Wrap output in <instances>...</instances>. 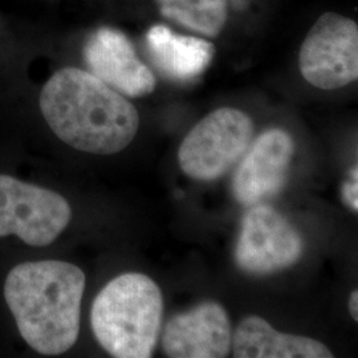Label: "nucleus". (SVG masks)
Here are the masks:
<instances>
[{
  "instance_id": "obj_1",
  "label": "nucleus",
  "mask_w": 358,
  "mask_h": 358,
  "mask_svg": "<svg viewBox=\"0 0 358 358\" xmlns=\"http://www.w3.org/2000/svg\"><path fill=\"white\" fill-rule=\"evenodd\" d=\"M26 93L45 128L78 152L120 153L138 133L136 106L85 68L59 66Z\"/></svg>"
},
{
  "instance_id": "obj_2",
  "label": "nucleus",
  "mask_w": 358,
  "mask_h": 358,
  "mask_svg": "<svg viewBox=\"0 0 358 358\" xmlns=\"http://www.w3.org/2000/svg\"><path fill=\"white\" fill-rule=\"evenodd\" d=\"M87 276L64 260H27L10 269L3 299L19 336L35 353L55 357L77 343Z\"/></svg>"
},
{
  "instance_id": "obj_3",
  "label": "nucleus",
  "mask_w": 358,
  "mask_h": 358,
  "mask_svg": "<svg viewBox=\"0 0 358 358\" xmlns=\"http://www.w3.org/2000/svg\"><path fill=\"white\" fill-rule=\"evenodd\" d=\"M164 297L153 279L129 272L108 282L96 296L90 327L97 343L115 358H149L158 343Z\"/></svg>"
},
{
  "instance_id": "obj_4",
  "label": "nucleus",
  "mask_w": 358,
  "mask_h": 358,
  "mask_svg": "<svg viewBox=\"0 0 358 358\" xmlns=\"http://www.w3.org/2000/svg\"><path fill=\"white\" fill-rule=\"evenodd\" d=\"M60 192L0 173V239L16 238L28 247L55 243L72 220Z\"/></svg>"
},
{
  "instance_id": "obj_5",
  "label": "nucleus",
  "mask_w": 358,
  "mask_h": 358,
  "mask_svg": "<svg viewBox=\"0 0 358 358\" xmlns=\"http://www.w3.org/2000/svg\"><path fill=\"white\" fill-rule=\"evenodd\" d=\"M250 115L235 108H220L201 120L180 143L179 166L196 180H214L229 173L254 138Z\"/></svg>"
},
{
  "instance_id": "obj_6",
  "label": "nucleus",
  "mask_w": 358,
  "mask_h": 358,
  "mask_svg": "<svg viewBox=\"0 0 358 358\" xmlns=\"http://www.w3.org/2000/svg\"><path fill=\"white\" fill-rule=\"evenodd\" d=\"M299 68L306 81L319 90H338L356 81L357 23L340 13H322L303 41Z\"/></svg>"
},
{
  "instance_id": "obj_7",
  "label": "nucleus",
  "mask_w": 358,
  "mask_h": 358,
  "mask_svg": "<svg viewBox=\"0 0 358 358\" xmlns=\"http://www.w3.org/2000/svg\"><path fill=\"white\" fill-rule=\"evenodd\" d=\"M303 250L299 231L275 208L259 203L243 217L235 260L244 272L267 276L292 267Z\"/></svg>"
},
{
  "instance_id": "obj_8",
  "label": "nucleus",
  "mask_w": 358,
  "mask_h": 358,
  "mask_svg": "<svg viewBox=\"0 0 358 358\" xmlns=\"http://www.w3.org/2000/svg\"><path fill=\"white\" fill-rule=\"evenodd\" d=\"M85 69L125 97L138 99L153 93V72L140 59L128 35L112 26H99L81 43Z\"/></svg>"
},
{
  "instance_id": "obj_9",
  "label": "nucleus",
  "mask_w": 358,
  "mask_h": 358,
  "mask_svg": "<svg viewBox=\"0 0 358 358\" xmlns=\"http://www.w3.org/2000/svg\"><path fill=\"white\" fill-rule=\"evenodd\" d=\"M294 153V140L287 131H264L236 170L232 185L236 201L255 206L275 196L287 182Z\"/></svg>"
},
{
  "instance_id": "obj_10",
  "label": "nucleus",
  "mask_w": 358,
  "mask_h": 358,
  "mask_svg": "<svg viewBox=\"0 0 358 358\" xmlns=\"http://www.w3.org/2000/svg\"><path fill=\"white\" fill-rule=\"evenodd\" d=\"M231 344L229 315L214 301L177 315L167 322L162 336L164 350L173 358L227 357Z\"/></svg>"
},
{
  "instance_id": "obj_11",
  "label": "nucleus",
  "mask_w": 358,
  "mask_h": 358,
  "mask_svg": "<svg viewBox=\"0 0 358 358\" xmlns=\"http://www.w3.org/2000/svg\"><path fill=\"white\" fill-rule=\"evenodd\" d=\"M146 47L159 72L179 83H192L202 76L217 52L211 41L178 35L164 24L148 31Z\"/></svg>"
},
{
  "instance_id": "obj_12",
  "label": "nucleus",
  "mask_w": 358,
  "mask_h": 358,
  "mask_svg": "<svg viewBox=\"0 0 358 358\" xmlns=\"http://www.w3.org/2000/svg\"><path fill=\"white\" fill-rule=\"evenodd\" d=\"M236 358H331L333 353L320 341L273 329L257 316L244 319L234 336Z\"/></svg>"
},
{
  "instance_id": "obj_13",
  "label": "nucleus",
  "mask_w": 358,
  "mask_h": 358,
  "mask_svg": "<svg viewBox=\"0 0 358 358\" xmlns=\"http://www.w3.org/2000/svg\"><path fill=\"white\" fill-rule=\"evenodd\" d=\"M159 13L205 38H217L227 23L229 0H155Z\"/></svg>"
},
{
  "instance_id": "obj_14",
  "label": "nucleus",
  "mask_w": 358,
  "mask_h": 358,
  "mask_svg": "<svg viewBox=\"0 0 358 358\" xmlns=\"http://www.w3.org/2000/svg\"><path fill=\"white\" fill-rule=\"evenodd\" d=\"M24 59V38L17 23L0 11V80L10 83Z\"/></svg>"
},
{
  "instance_id": "obj_15",
  "label": "nucleus",
  "mask_w": 358,
  "mask_h": 358,
  "mask_svg": "<svg viewBox=\"0 0 358 358\" xmlns=\"http://www.w3.org/2000/svg\"><path fill=\"white\" fill-rule=\"evenodd\" d=\"M357 167L352 170V178L343 186V199L353 211L358 210V180Z\"/></svg>"
},
{
  "instance_id": "obj_16",
  "label": "nucleus",
  "mask_w": 358,
  "mask_h": 358,
  "mask_svg": "<svg viewBox=\"0 0 358 358\" xmlns=\"http://www.w3.org/2000/svg\"><path fill=\"white\" fill-rule=\"evenodd\" d=\"M349 310H350V315L355 320H358V292L355 291L350 294V299H349Z\"/></svg>"
}]
</instances>
